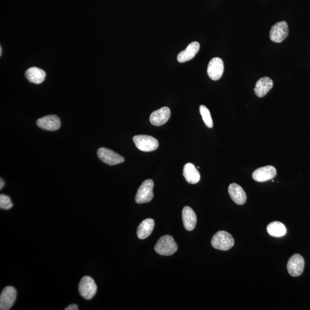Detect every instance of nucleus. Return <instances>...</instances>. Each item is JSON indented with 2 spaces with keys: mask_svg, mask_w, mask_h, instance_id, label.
<instances>
[{
  "mask_svg": "<svg viewBox=\"0 0 310 310\" xmlns=\"http://www.w3.org/2000/svg\"><path fill=\"white\" fill-rule=\"evenodd\" d=\"M155 222L151 218L144 220L138 228L137 235L138 239L144 240L149 237L154 229Z\"/></svg>",
  "mask_w": 310,
  "mask_h": 310,
  "instance_id": "6ab92c4d",
  "label": "nucleus"
},
{
  "mask_svg": "<svg viewBox=\"0 0 310 310\" xmlns=\"http://www.w3.org/2000/svg\"><path fill=\"white\" fill-rule=\"evenodd\" d=\"M136 146L141 151L152 152L157 149L159 142L153 137L147 135L135 136L133 138Z\"/></svg>",
  "mask_w": 310,
  "mask_h": 310,
  "instance_id": "20e7f679",
  "label": "nucleus"
},
{
  "mask_svg": "<svg viewBox=\"0 0 310 310\" xmlns=\"http://www.w3.org/2000/svg\"><path fill=\"white\" fill-rule=\"evenodd\" d=\"M36 124L40 128L50 131L58 130L61 127V121L55 115L47 116L38 119Z\"/></svg>",
  "mask_w": 310,
  "mask_h": 310,
  "instance_id": "f8f14e48",
  "label": "nucleus"
},
{
  "mask_svg": "<svg viewBox=\"0 0 310 310\" xmlns=\"http://www.w3.org/2000/svg\"><path fill=\"white\" fill-rule=\"evenodd\" d=\"M182 220L185 229L192 231L197 224V218L194 210L190 207H186L182 211Z\"/></svg>",
  "mask_w": 310,
  "mask_h": 310,
  "instance_id": "2eb2a0df",
  "label": "nucleus"
},
{
  "mask_svg": "<svg viewBox=\"0 0 310 310\" xmlns=\"http://www.w3.org/2000/svg\"><path fill=\"white\" fill-rule=\"evenodd\" d=\"M13 207L10 197L4 194L0 195V208L1 209L9 210Z\"/></svg>",
  "mask_w": 310,
  "mask_h": 310,
  "instance_id": "5701e85b",
  "label": "nucleus"
},
{
  "mask_svg": "<svg viewBox=\"0 0 310 310\" xmlns=\"http://www.w3.org/2000/svg\"><path fill=\"white\" fill-rule=\"evenodd\" d=\"M97 292V286L92 277L85 276L82 277L79 284V292L82 297L86 300L93 298Z\"/></svg>",
  "mask_w": 310,
  "mask_h": 310,
  "instance_id": "39448f33",
  "label": "nucleus"
},
{
  "mask_svg": "<svg viewBox=\"0 0 310 310\" xmlns=\"http://www.w3.org/2000/svg\"><path fill=\"white\" fill-rule=\"evenodd\" d=\"M65 310H78V306L76 305H71L67 307L65 309Z\"/></svg>",
  "mask_w": 310,
  "mask_h": 310,
  "instance_id": "b1692460",
  "label": "nucleus"
},
{
  "mask_svg": "<svg viewBox=\"0 0 310 310\" xmlns=\"http://www.w3.org/2000/svg\"><path fill=\"white\" fill-rule=\"evenodd\" d=\"M0 50H1V52H0V53H1V55L2 54V48L1 47V48H0Z\"/></svg>",
  "mask_w": 310,
  "mask_h": 310,
  "instance_id": "a878e982",
  "label": "nucleus"
},
{
  "mask_svg": "<svg viewBox=\"0 0 310 310\" xmlns=\"http://www.w3.org/2000/svg\"><path fill=\"white\" fill-rule=\"evenodd\" d=\"M17 292L14 287L5 288L0 295V310H8L12 308L17 299Z\"/></svg>",
  "mask_w": 310,
  "mask_h": 310,
  "instance_id": "6e6552de",
  "label": "nucleus"
},
{
  "mask_svg": "<svg viewBox=\"0 0 310 310\" xmlns=\"http://www.w3.org/2000/svg\"><path fill=\"white\" fill-rule=\"evenodd\" d=\"M289 30L287 22H278L273 25L270 30V37L273 42L276 43L282 42L289 35Z\"/></svg>",
  "mask_w": 310,
  "mask_h": 310,
  "instance_id": "423d86ee",
  "label": "nucleus"
},
{
  "mask_svg": "<svg viewBox=\"0 0 310 310\" xmlns=\"http://www.w3.org/2000/svg\"><path fill=\"white\" fill-rule=\"evenodd\" d=\"M199 111H200L202 119H203L205 125H207L208 128H213V122L211 119L209 110L207 108V106L201 105L200 107H199Z\"/></svg>",
  "mask_w": 310,
  "mask_h": 310,
  "instance_id": "4be33fe9",
  "label": "nucleus"
},
{
  "mask_svg": "<svg viewBox=\"0 0 310 310\" xmlns=\"http://www.w3.org/2000/svg\"><path fill=\"white\" fill-rule=\"evenodd\" d=\"M276 173V169L274 167L267 166L255 170L252 174V178L256 182H264L274 178Z\"/></svg>",
  "mask_w": 310,
  "mask_h": 310,
  "instance_id": "9b49d317",
  "label": "nucleus"
},
{
  "mask_svg": "<svg viewBox=\"0 0 310 310\" xmlns=\"http://www.w3.org/2000/svg\"><path fill=\"white\" fill-rule=\"evenodd\" d=\"M200 49V44L194 42L189 44L185 50L180 52L177 57L179 63H185L190 61L194 58Z\"/></svg>",
  "mask_w": 310,
  "mask_h": 310,
  "instance_id": "f3484780",
  "label": "nucleus"
},
{
  "mask_svg": "<svg viewBox=\"0 0 310 310\" xmlns=\"http://www.w3.org/2000/svg\"><path fill=\"white\" fill-rule=\"evenodd\" d=\"M229 194L233 201L237 205H242L246 201V193L241 186L236 183H232L229 186Z\"/></svg>",
  "mask_w": 310,
  "mask_h": 310,
  "instance_id": "4468645a",
  "label": "nucleus"
},
{
  "mask_svg": "<svg viewBox=\"0 0 310 310\" xmlns=\"http://www.w3.org/2000/svg\"><path fill=\"white\" fill-rule=\"evenodd\" d=\"M211 243L215 249L227 251L233 247L235 244V240L228 232L220 231L213 236Z\"/></svg>",
  "mask_w": 310,
  "mask_h": 310,
  "instance_id": "f257e3e1",
  "label": "nucleus"
},
{
  "mask_svg": "<svg viewBox=\"0 0 310 310\" xmlns=\"http://www.w3.org/2000/svg\"><path fill=\"white\" fill-rule=\"evenodd\" d=\"M267 232L271 236L281 237L286 235L287 230L283 224L278 221H275L268 224Z\"/></svg>",
  "mask_w": 310,
  "mask_h": 310,
  "instance_id": "412c9836",
  "label": "nucleus"
},
{
  "mask_svg": "<svg viewBox=\"0 0 310 310\" xmlns=\"http://www.w3.org/2000/svg\"><path fill=\"white\" fill-rule=\"evenodd\" d=\"M4 184L5 183L4 180L1 179V180H0V189H2L3 187L4 186Z\"/></svg>",
  "mask_w": 310,
  "mask_h": 310,
  "instance_id": "393cba45",
  "label": "nucleus"
},
{
  "mask_svg": "<svg viewBox=\"0 0 310 310\" xmlns=\"http://www.w3.org/2000/svg\"><path fill=\"white\" fill-rule=\"evenodd\" d=\"M183 176L189 184H196L201 179L200 173L197 168L190 163L186 164L183 168Z\"/></svg>",
  "mask_w": 310,
  "mask_h": 310,
  "instance_id": "a211bd4d",
  "label": "nucleus"
},
{
  "mask_svg": "<svg viewBox=\"0 0 310 310\" xmlns=\"http://www.w3.org/2000/svg\"><path fill=\"white\" fill-rule=\"evenodd\" d=\"M305 267L304 258L301 255L295 254L292 256L287 263V270L291 276H299L303 273Z\"/></svg>",
  "mask_w": 310,
  "mask_h": 310,
  "instance_id": "1a4fd4ad",
  "label": "nucleus"
},
{
  "mask_svg": "<svg viewBox=\"0 0 310 310\" xmlns=\"http://www.w3.org/2000/svg\"><path fill=\"white\" fill-rule=\"evenodd\" d=\"M154 183L153 180L147 179L142 183L136 195L135 201L139 204L148 203L154 198L153 189Z\"/></svg>",
  "mask_w": 310,
  "mask_h": 310,
  "instance_id": "7ed1b4c3",
  "label": "nucleus"
},
{
  "mask_svg": "<svg viewBox=\"0 0 310 310\" xmlns=\"http://www.w3.org/2000/svg\"><path fill=\"white\" fill-rule=\"evenodd\" d=\"M25 77L31 83L40 84L45 80L46 73L43 69L33 67L27 69Z\"/></svg>",
  "mask_w": 310,
  "mask_h": 310,
  "instance_id": "aec40b11",
  "label": "nucleus"
},
{
  "mask_svg": "<svg viewBox=\"0 0 310 310\" xmlns=\"http://www.w3.org/2000/svg\"><path fill=\"white\" fill-rule=\"evenodd\" d=\"M171 116L170 109L168 107H163L151 114L150 122L155 126H159L165 124L169 121Z\"/></svg>",
  "mask_w": 310,
  "mask_h": 310,
  "instance_id": "ddd939ff",
  "label": "nucleus"
},
{
  "mask_svg": "<svg viewBox=\"0 0 310 310\" xmlns=\"http://www.w3.org/2000/svg\"><path fill=\"white\" fill-rule=\"evenodd\" d=\"M155 250L160 255L171 256L177 251L178 245L172 236L166 235L158 240L155 246Z\"/></svg>",
  "mask_w": 310,
  "mask_h": 310,
  "instance_id": "f03ea898",
  "label": "nucleus"
},
{
  "mask_svg": "<svg viewBox=\"0 0 310 310\" xmlns=\"http://www.w3.org/2000/svg\"><path fill=\"white\" fill-rule=\"evenodd\" d=\"M97 155L101 161L110 166L122 163L125 160L124 158L121 155L105 148H100L98 150Z\"/></svg>",
  "mask_w": 310,
  "mask_h": 310,
  "instance_id": "0eeeda50",
  "label": "nucleus"
},
{
  "mask_svg": "<svg viewBox=\"0 0 310 310\" xmlns=\"http://www.w3.org/2000/svg\"><path fill=\"white\" fill-rule=\"evenodd\" d=\"M224 71V65L222 59L214 58L208 63L207 74L211 80L217 81L222 77Z\"/></svg>",
  "mask_w": 310,
  "mask_h": 310,
  "instance_id": "9d476101",
  "label": "nucleus"
},
{
  "mask_svg": "<svg viewBox=\"0 0 310 310\" xmlns=\"http://www.w3.org/2000/svg\"><path fill=\"white\" fill-rule=\"evenodd\" d=\"M274 82L270 78L265 77L258 80L254 88L255 93L258 97H263L273 88Z\"/></svg>",
  "mask_w": 310,
  "mask_h": 310,
  "instance_id": "dca6fc26",
  "label": "nucleus"
}]
</instances>
